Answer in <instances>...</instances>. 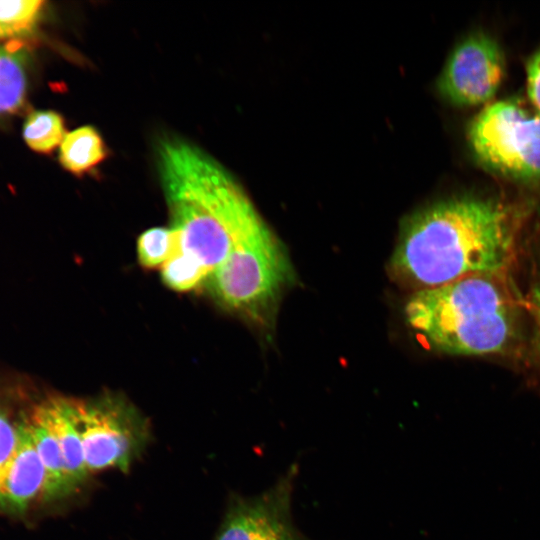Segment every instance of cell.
<instances>
[{
  "label": "cell",
  "instance_id": "obj_7",
  "mask_svg": "<svg viewBox=\"0 0 540 540\" xmlns=\"http://www.w3.org/2000/svg\"><path fill=\"white\" fill-rule=\"evenodd\" d=\"M504 55L499 44L484 33H475L452 51L439 77L438 90L457 106L488 103L504 75Z\"/></svg>",
  "mask_w": 540,
  "mask_h": 540
},
{
  "label": "cell",
  "instance_id": "obj_10",
  "mask_svg": "<svg viewBox=\"0 0 540 540\" xmlns=\"http://www.w3.org/2000/svg\"><path fill=\"white\" fill-rule=\"evenodd\" d=\"M23 424L31 436L46 472L44 499L60 498L74 492L66 474L59 443L46 423L33 410Z\"/></svg>",
  "mask_w": 540,
  "mask_h": 540
},
{
  "label": "cell",
  "instance_id": "obj_8",
  "mask_svg": "<svg viewBox=\"0 0 540 540\" xmlns=\"http://www.w3.org/2000/svg\"><path fill=\"white\" fill-rule=\"evenodd\" d=\"M17 430L16 452L0 479V510L19 515L37 499H44L46 472L25 425L21 423Z\"/></svg>",
  "mask_w": 540,
  "mask_h": 540
},
{
  "label": "cell",
  "instance_id": "obj_9",
  "mask_svg": "<svg viewBox=\"0 0 540 540\" xmlns=\"http://www.w3.org/2000/svg\"><path fill=\"white\" fill-rule=\"evenodd\" d=\"M34 410L56 437L63 454L69 483L75 491L88 478L89 472L75 420L73 399L53 397Z\"/></svg>",
  "mask_w": 540,
  "mask_h": 540
},
{
  "label": "cell",
  "instance_id": "obj_15",
  "mask_svg": "<svg viewBox=\"0 0 540 540\" xmlns=\"http://www.w3.org/2000/svg\"><path fill=\"white\" fill-rule=\"evenodd\" d=\"M174 248V233L169 227H153L144 231L137 242L141 265L147 268L163 266Z\"/></svg>",
  "mask_w": 540,
  "mask_h": 540
},
{
  "label": "cell",
  "instance_id": "obj_18",
  "mask_svg": "<svg viewBox=\"0 0 540 540\" xmlns=\"http://www.w3.org/2000/svg\"><path fill=\"white\" fill-rule=\"evenodd\" d=\"M527 304L534 323V347L540 354V283L532 288Z\"/></svg>",
  "mask_w": 540,
  "mask_h": 540
},
{
  "label": "cell",
  "instance_id": "obj_1",
  "mask_svg": "<svg viewBox=\"0 0 540 540\" xmlns=\"http://www.w3.org/2000/svg\"><path fill=\"white\" fill-rule=\"evenodd\" d=\"M516 223L491 199L437 202L405 224L392 258L399 276L422 289L473 275H494L513 259Z\"/></svg>",
  "mask_w": 540,
  "mask_h": 540
},
{
  "label": "cell",
  "instance_id": "obj_11",
  "mask_svg": "<svg viewBox=\"0 0 540 540\" xmlns=\"http://www.w3.org/2000/svg\"><path fill=\"white\" fill-rule=\"evenodd\" d=\"M29 53L18 42L0 45V116L13 114L24 104Z\"/></svg>",
  "mask_w": 540,
  "mask_h": 540
},
{
  "label": "cell",
  "instance_id": "obj_2",
  "mask_svg": "<svg viewBox=\"0 0 540 540\" xmlns=\"http://www.w3.org/2000/svg\"><path fill=\"white\" fill-rule=\"evenodd\" d=\"M493 275H473L418 290L406 303L409 326L430 347L458 355L504 350L515 334V311Z\"/></svg>",
  "mask_w": 540,
  "mask_h": 540
},
{
  "label": "cell",
  "instance_id": "obj_17",
  "mask_svg": "<svg viewBox=\"0 0 540 540\" xmlns=\"http://www.w3.org/2000/svg\"><path fill=\"white\" fill-rule=\"evenodd\" d=\"M526 76L528 97L532 105L540 111V48L529 59Z\"/></svg>",
  "mask_w": 540,
  "mask_h": 540
},
{
  "label": "cell",
  "instance_id": "obj_4",
  "mask_svg": "<svg viewBox=\"0 0 540 540\" xmlns=\"http://www.w3.org/2000/svg\"><path fill=\"white\" fill-rule=\"evenodd\" d=\"M476 158L506 177L540 178V111L517 100H499L485 106L468 129Z\"/></svg>",
  "mask_w": 540,
  "mask_h": 540
},
{
  "label": "cell",
  "instance_id": "obj_5",
  "mask_svg": "<svg viewBox=\"0 0 540 540\" xmlns=\"http://www.w3.org/2000/svg\"><path fill=\"white\" fill-rule=\"evenodd\" d=\"M73 408L89 474L110 468L127 473L150 442L147 419L128 401L111 395L73 400Z\"/></svg>",
  "mask_w": 540,
  "mask_h": 540
},
{
  "label": "cell",
  "instance_id": "obj_14",
  "mask_svg": "<svg viewBox=\"0 0 540 540\" xmlns=\"http://www.w3.org/2000/svg\"><path fill=\"white\" fill-rule=\"evenodd\" d=\"M44 4L40 0L0 1V40L31 34L39 22Z\"/></svg>",
  "mask_w": 540,
  "mask_h": 540
},
{
  "label": "cell",
  "instance_id": "obj_6",
  "mask_svg": "<svg viewBox=\"0 0 540 540\" xmlns=\"http://www.w3.org/2000/svg\"><path fill=\"white\" fill-rule=\"evenodd\" d=\"M297 464L253 497L233 495L215 540H311L294 525L291 501Z\"/></svg>",
  "mask_w": 540,
  "mask_h": 540
},
{
  "label": "cell",
  "instance_id": "obj_12",
  "mask_svg": "<svg viewBox=\"0 0 540 540\" xmlns=\"http://www.w3.org/2000/svg\"><path fill=\"white\" fill-rule=\"evenodd\" d=\"M107 156V146L99 131L93 126H82L66 133L60 144V164L74 175L90 173Z\"/></svg>",
  "mask_w": 540,
  "mask_h": 540
},
{
  "label": "cell",
  "instance_id": "obj_16",
  "mask_svg": "<svg viewBox=\"0 0 540 540\" xmlns=\"http://www.w3.org/2000/svg\"><path fill=\"white\" fill-rule=\"evenodd\" d=\"M18 445V430L0 414V479L10 464Z\"/></svg>",
  "mask_w": 540,
  "mask_h": 540
},
{
  "label": "cell",
  "instance_id": "obj_3",
  "mask_svg": "<svg viewBox=\"0 0 540 540\" xmlns=\"http://www.w3.org/2000/svg\"><path fill=\"white\" fill-rule=\"evenodd\" d=\"M290 274L284 249L261 218L238 237L208 280L222 305L259 318L276 303Z\"/></svg>",
  "mask_w": 540,
  "mask_h": 540
},
{
  "label": "cell",
  "instance_id": "obj_13",
  "mask_svg": "<svg viewBox=\"0 0 540 540\" xmlns=\"http://www.w3.org/2000/svg\"><path fill=\"white\" fill-rule=\"evenodd\" d=\"M65 133L62 116L50 110L30 113L23 125V137L34 151L49 153L61 144Z\"/></svg>",
  "mask_w": 540,
  "mask_h": 540
}]
</instances>
